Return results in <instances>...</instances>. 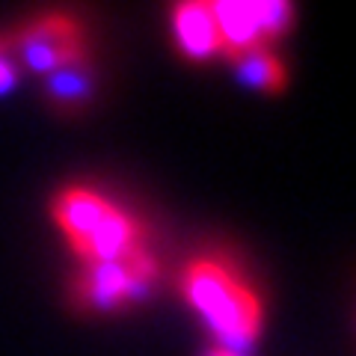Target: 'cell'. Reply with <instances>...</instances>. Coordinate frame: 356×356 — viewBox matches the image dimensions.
Returning a JSON list of instances; mask_svg holds the SVG:
<instances>
[{
  "label": "cell",
  "instance_id": "277c9868",
  "mask_svg": "<svg viewBox=\"0 0 356 356\" xmlns=\"http://www.w3.org/2000/svg\"><path fill=\"white\" fill-rule=\"evenodd\" d=\"M217 21L220 57L229 63L241 54L273 48L294 27V6L285 0H211Z\"/></svg>",
  "mask_w": 356,
  "mask_h": 356
},
{
  "label": "cell",
  "instance_id": "9c48e42d",
  "mask_svg": "<svg viewBox=\"0 0 356 356\" xmlns=\"http://www.w3.org/2000/svg\"><path fill=\"white\" fill-rule=\"evenodd\" d=\"M18 74H21V65L15 60L13 39H9V33H0V95L13 92L18 83Z\"/></svg>",
  "mask_w": 356,
  "mask_h": 356
},
{
  "label": "cell",
  "instance_id": "7a4b0ae2",
  "mask_svg": "<svg viewBox=\"0 0 356 356\" xmlns=\"http://www.w3.org/2000/svg\"><path fill=\"white\" fill-rule=\"evenodd\" d=\"M51 220L81 264L116 261L146 250V226L128 208L83 184H69L51 199Z\"/></svg>",
  "mask_w": 356,
  "mask_h": 356
},
{
  "label": "cell",
  "instance_id": "5b68a950",
  "mask_svg": "<svg viewBox=\"0 0 356 356\" xmlns=\"http://www.w3.org/2000/svg\"><path fill=\"white\" fill-rule=\"evenodd\" d=\"M9 39L18 65L39 77L89 54L81 24L65 13H44L9 33Z\"/></svg>",
  "mask_w": 356,
  "mask_h": 356
},
{
  "label": "cell",
  "instance_id": "52a82bcc",
  "mask_svg": "<svg viewBox=\"0 0 356 356\" xmlns=\"http://www.w3.org/2000/svg\"><path fill=\"white\" fill-rule=\"evenodd\" d=\"M172 39L178 51L193 63H208L220 57L217 21L211 13V0H187L172 6Z\"/></svg>",
  "mask_w": 356,
  "mask_h": 356
},
{
  "label": "cell",
  "instance_id": "3957f363",
  "mask_svg": "<svg viewBox=\"0 0 356 356\" xmlns=\"http://www.w3.org/2000/svg\"><path fill=\"white\" fill-rule=\"evenodd\" d=\"M161 280V264L154 252L146 247L134 255L116 261L81 264L69 288V300L74 309L92 312V315H113L128 306L143 303Z\"/></svg>",
  "mask_w": 356,
  "mask_h": 356
},
{
  "label": "cell",
  "instance_id": "6da1fadb",
  "mask_svg": "<svg viewBox=\"0 0 356 356\" xmlns=\"http://www.w3.org/2000/svg\"><path fill=\"white\" fill-rule=\"evenodd\" d=\"M184 303L211 330L222 348L243 350L261 336L264 303L259 291L243 280L235 264L222 255H196L178 276Z\"/></svg>",
  "mask_w": 356,
  "mask_h": 356
},
{
  "label": "cell",
  "instance_id": "ba28073f",
  "mask_svg": "<svg viewBox=\"0 0 356 356\" xmlns=\"http://www.w3.org/2000/svg\"><path fill=\"white\" fill-rule=\"evenodd\" d=\"M232 65H235V74L241 77V83H247L250 89H259V92L276 95V92H282L288 83L285 65L270 48L241 54L238 60H232Z\"/></svg>",
  "mask_w": 356,
  "mask_h": 356
},
{
  "label": "cell",
  "instance_id": "30bf717a",
  "mask_svg": "<svg viewBox=\"0 0 356 356\" xmlns=\"http://www.w3.org/2000/svg\"><path fill=\"white\" fill-rule=\"evenodd\" d=\"M205 356H243V350H235V348H222V344H214V348H208Z\"/></svg>",
  "mask_w": 356,
  "mask_h": 356
},
{
  "label": "cell",
  "instance_id": "8992f818",
  "mask_svg": "<svg viewBox=\"0 0 356 356\" xmlns=\"http://www.w3.org/2000/svg\"><path fill=\"white\" fill-rule=\"evenodd\" d=\"M95 92H98V74L89 54L42 77V95L57 116H81L95 102Z\"/></svg>",
  "mask_w": 356,
  "mask_h": 356
}]
</instances>
